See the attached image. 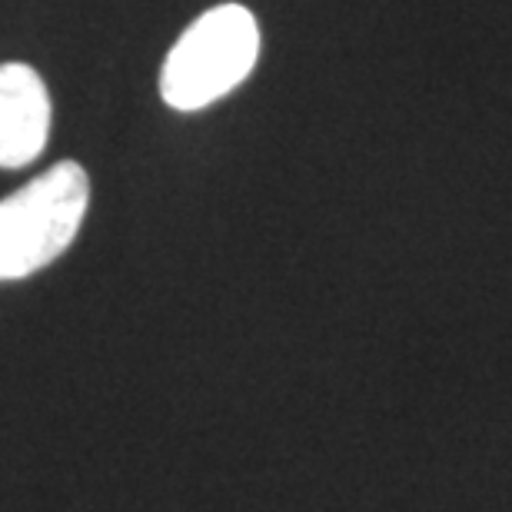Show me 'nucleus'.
Segmentation results:
<instances>
[{
    "label": "nucleus",
    "instance_id": "2",
    "mask_svg": "<svg viewBox=\"0 0 512 512\" xmlns=\"http://www.w3.org/2000/svg\"><path fill=\"white\" fill-rule=\"evenodd\" d=\"M260 57V27L243 4L200 14L170 47L160 70V97L173 110H203L237 90Z\"/></svg>",
    "mask_w": 512,
    "mask_h": 512
},
{
    "label": "nucleus",
    "instance_id": "3",
    "mask_svg": "<svg viewBox=\"0 0 512 512\" xmlns=\"http://www.w3.org/2000/svg\"><path fill=\"white\" fill-rule=\"evenodd\" d=\"M54 104L44 77L30 64H0V167L34 163L47 147Z\"/></svg>",
    "mask_w": 512,
    "mask_h": 512
},
{
    "label": "nucleus",
    "instance_id": "1",
    "mask_svg": "<svg viewBox=\"0 0 512 512\" xmlns=\"http://www.w3.org/2000/svg\"><path fill=\"white\" fill-rule=\"evenodd\" d=\"M90 207V177L60 160L0 200V283L27 280L70 250Z\"/></svg>",
    "mask_w": 512,
    "mask_h": 512
}]
</instances>
